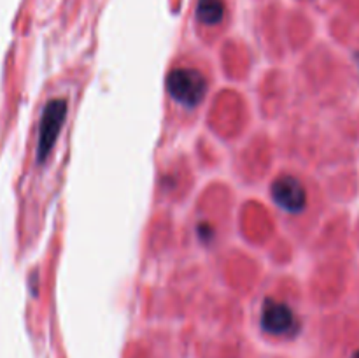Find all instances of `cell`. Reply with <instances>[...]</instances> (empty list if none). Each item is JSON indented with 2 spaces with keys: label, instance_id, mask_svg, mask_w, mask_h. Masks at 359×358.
<instances>
[{
  "label": "cell",
  "instance_id": "1",
  "mask_svg": "<svg viewBox=\"0 0 359 358\" xmlns=\"http://www.w3.org/2000/svg\"><path fill=\"white\" fill-rule=\"evenodd\" d=\"M167 90L179 104L196 107L207 93V79L200 70L181 67L168 74Z\"/></svg>",
  "mask_w": 359,
  "mask_h": 358
},
{
  "label": "cell",
  "instance_id": "2",
  "mask_svg": "<svg viewBox=\"0 0 359 358\" xmlns=\"http://www.w3.org/2000/svg\"><path fill=\"white\" fill-rule=\"evenodd\" d=\"M67 116V102L63 98H55L48 102L41 118V128H39V146L37 160L44 161L55 146L58 133L62 130L63 121Z\"/></svg>",
  "mask_w": 359,
  "mask_h": 358
},
{
  "label": "cell",
  "instance_id": "3",
  "mask_svg": "<svg viewBox=\"0 0 359 358\" xmlns=\"http://www.w3.org/2000/svg\"><path fill=\"white\" fill-rule=\"evenodd\" d=\"M262 326L270 336L293 337L300 330V321L290 305L273 298H265L262 307Z\"/></svg>",
  "mask_w": 359,
  "mask_h": 358
},
{
  "label": "cell",
  "instance_id": "4",
  "mask_svg": "<svg viewBox=\"0 0 359 358\" xmlns=\"http://www.w3.org/2000/svg\"><path fill=\"white\" fill-rule=\"evenodd\" d=\"M272 197L279 207L287 213H300L307 204V192L304 185L293 175H279L272 185Z\"/></svg>",
  "mask_w": 359,
  "mask_h": 358
},
{
  "label": "cell",
  "instance_id": "5",
  "mask_svg": "<svg viewBox=\"0 0 359 358\" xmlns=\"http://www.w3.org/2000/svg\"><path fill=\"white\" fill-rule=\"evenodd\" d=\"M196 16L205 25H217L224 18L223 0H198Z\"/></svg>",
  "mask_w": 359,
  "mask_h": 358
},
{
  "label": "cell",
  "instance_id": "6",
  "mask_svg": "<svg viewBox=\"0 0 359 358\" xmlns=\"http://www.w3.org/2000/svg\"><path fill=\"white\" fill-rule=\"evenodd\" d=\"M353 358H359V351H356V353L353 354Z\"/></svg>",
  "mask_w": 359,
  "mask_h": 358
}]
</instances>
